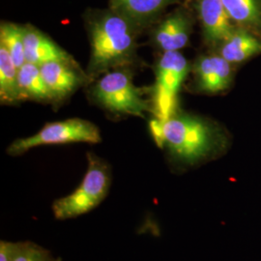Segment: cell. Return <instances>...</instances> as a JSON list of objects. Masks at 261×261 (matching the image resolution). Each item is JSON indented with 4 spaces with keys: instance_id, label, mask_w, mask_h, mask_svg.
I'll return each mask as SVG.
<instances>
[{
    "instance_id": "cell-1",
    "label": "cell",
    "mask_w": 261,
    "mask_h": 261,
    "mask_svg": "<svg viewBox=\"0 0 261 261\" xmlns=\"http://www.w3.org/2000/svg\"><path fill=\"white\" fill-rule=\"evenodd\" d=\"M150 132L171 166L181 170L219 158L228 145L220 129L192 115H172L164 122L155 119L150 122Z\"/></svg>"
},
{
    "instance_id": "cell-2",
    "label": "cell",
    "mask_w": 261,
    "mask_h": 261,
    "mask_svg": "<svg viewBox=\"0 0 261 261\" xmlns=\"http://www.w3.org/2000/svg\"><path fill=\"white\" fill-rule=\"evenodd\" d=\"M89 74L99 75L127 64L135 56L137 41L130 20L119 12H102L89 22Z\"/></svg>"
},
{
    "instance_id": "cell-3",
    "label": "cell",
    "mask_w": 261,
    "mask_h": 261,
    "mask_svg": "<svg viewBox=\"0 0 261 261\" xmlns=\"http://www.w3.org/2000/svg\"><path fill=\"white\" fill-rule=\"evenodd\" d=\"M87 169L80 185L68 196L56 199L51 210L56 220L75 219L91 212L110 193L112 170L110 165L92 152L86 154Z\"/></svg>"
},
{
    "instance_id": "cell-4",
    "label": "cell",
    "mask_w": 261,
    "mask_h": 261,
    "mask_svg": "<svg viewBox=\"0 0 261 261\" xmlns=\"http://www.w3.org/2000/svg\"><path fill=\"white\" fill-rule=\"evenodd\" d=\"M92 96L112 113L142 117L150 109L143 91L134 84L130 74L122 70L110 71L98 80L92 88Z\"/></svg>"
},
{
    "instance_id": "cell-5",
    "label": "cell",
    "mask_w": 261,
    "mask_h": 261,
    "mask_svg": "<svg viewBox=\"0 0 261 261\" xmlns=\"http://www.w3.org/2000/svg\"><path fill=\"white\" fill-rule=\"evenodd\" d=\"M102 140L99 128L91 122L80 118L47 123L37 134L13 141L7 148L11 156H19L32 148L75 142L96 144Z\"/></svg>"
},
{
    "instance_id": "cell-6",
    "label": "cell",
    "mask_w": 261,
    "mask_h": 261,
    "mask_svg": "<svg viewBox=\"0 0 261 261\" xmlns=\"http://www.w3.org/2000/svg\"><path fill=\"white\" fill-rule=\"evenodd\" d=\"M190 71L186 58L179 51H166L155 68L153 112L156 120L166 121L174 115L180 87Z\"/></svg>"
},
{
    "instance_id": "cell-7",
    "label": "cell",
    "mask_w": 261,
    "mask_h": 261,
    "mask_svg": "<svg viewBox=\"0 0 261 261\" xmlns=\"http://www.w3.org/2000/svg\"><path fill=\"white\" fill-rule=\"evenodd\" d=\"M231 65L219 54L199 57L194 68L197 89L209 94L227 89L232 82Z\"/></svg>"
},
{
    "instance_id": "cell-8",
    "label": "cell",
    "mask_w": 261,
    "mask_h": 261,
    "mask_svg": "<svg viewBox=\"0 0 261 261\" xmlns=\"http://www.w3.org/2000/svg\"><path fill=\"white\" fill-rule=\"evenodd\" d=\"M197 9L207 44L221 45L231 36L235 28L222 0H198Z\"/></svg>"
},
{
    "instance_id": "cell-9",
    "label": "cell",
    "mask_w": 261,
    "mask_h": 261,
    "mask_svg": "<svg viewBox=\"0 0 261 261\" xmlns=\"http://www.w3.org/2000/svg\"><path fill=\"white\" fill-rule=\"evenodd\" d=\"M24 53L27 62L35 65L53 61L75 64L74 58L66 50L37 28L30 25L24 27Z\"/></svg>"
},
{
    "instance_id": "cell-10",
    "label": "cell",
    "mask_w": 261,
    "mask_h": 261,
    "mask_svg": "<svg viewBox=\"0 0 261 261\" xmlns=\"http://www.w3.org/2000/svg\"><path fill=\"white\" fill-rule=\"evenodd\" d=\"M191 22L183 11H177L164 19L154 33L157 47L166 51H179L189 43Z\"/></svg>"
},
{
    "instance_id": "cell-11",
    "label": "cell",
    "mask_w": 261,
    "mask_h": 261,
    "mask_svg": "<svg viewBox=\"0 0 261 261\" xmlns=\"http://www.w3.org/2000/svg\"><path fill=\"white\" fill-rule=\"evenodd\" d=\"M76 64L53 61L40 66L41 73L53 98L63 99L83 83L81 74L75 70Z\"/></svg>"
},
{
    "instance_id": "cell-12",
    "label": "cell",
    "mask_w": 261,
    "mask_h": 261,
    "mask_svg": "<svg viewBox=\"0 0 261 261\" xmlns=\"http://www.w3.org/2000/svg\"><path fill=\"white\" fill-rule=\"evenodd\" d=\"M261 54L259 35L245 28H235L231 36L220 45L219 55L230 64L241 63L252 56Z\"/></svg>"
},
{
    "instance_id": "cell-13",
    "label": "cell",
    "mask_w": 261,
    "mask_h": 261,
    "mask_svg": "<svg viewBox=\"0 0 261 261\" xmlns=\"http://www.w3.org/2000/svg\"><path fill=\"white\" fill-rule=\"evenodd\" d=\"M233 23L253 32H261V0H222Z\"/></svg>"
},
{
    "instance_id": "cell-14",
    "label": "cell",
    "mask_w": 261,
    "mask_h": 261,
    "mask_svg": "<svg viewBox=\"0 0 261 261\" xmlns=\"http://www.w3.org/2000/svg\"><path fill=\"white\" fill-rule=\"evenodd\" d=\"M18 79L22 98H31L37 101L53 99L41 73L40 66L25 62L18 70Z\"/></svg>"
},
{
    "instance_id": "cell-15",
    "label": "cell",
    "mask_w": 261,
    "mask_h": 261,
    "mask_svg": "<svg viewBox=\"0 0 261 261\" xmlns=\"http://www.w3.org/2000/svg\"><path fill=\"white\" fill-rule=\"evenodd\" d=\"M18 70L6 48L0 45V99L2 103H13L23 99L19 90Z\"/></svg>"
},
{
    "instance_id": "cell-16",
    "label": "cell",
    "mask_w": 261,
    "mask_h": 261,
    "mask_svg": "<svg viewBox=\"0 0 261 261\" xmlns=\"http://www.w3.org/2000/svg\"><path fill=\"white\" fill-rule=\"evenodd\" d=\"M120 14L129 19H152L174 0H113Z\"/></svg>"
},
{
    "instance_id": "cell-17",
    "label": "cell",
    "mask_w": 261,
    "mask_h": 261,
    "mask_svg": "<svg viewBox=\"0 0 261 261\" xmlns=\"http://www.w3.org/2000/svg\"><path fill=\"white\" fill-rule=\"evenodd\" d=\"M0 45L6 48L18 69L27 62L24 27L12 22H2L0 27Z\"/></svg>"
},
{
    "instance_id": "cell-18",
    "label": "cell",
    "mask_w": 261,
    "mask_h": 261,
    "mask_svg": "<svg viewBox=\"0 0 261 261\" xmlns=\"http://www.w3.org/2000/svg\"><path fill=\"white\" fill-rule=\"evenodd\" d=\"M14 261H56L50 251L31 241H22V246Z\"/></svg>"
},
{
    "instance_id": "cell-19",
    "label": "cell",
    "mask_w": 261,
    "mask_h": 261,
    "mask_svg": "<svg viewBox=\"0 0 261 261\" xmlns=\"http://www.w3.org/2000/svg\"><path fill=\"white\" fill-rule=\"evenodd\" d=\"M22 246V241L20 242H11V241H0V261H14L17 257Z\"/></svg>"
},
{
    "instance_id": "cell-20",
    "label": "cell",
    "mask_w": 261,
    "mask_h": 261,
    "mask_svg": "<svg viewBox=\"0 0 261 261\" xmlns=\"http://www.w3.org/2000/svg\"><path fill=\"white\" fill-rule=\"evenodd\" d=\"M56 261H62V259H61V257H58V258H56Z\"/></svg>"
}]
</instances>
